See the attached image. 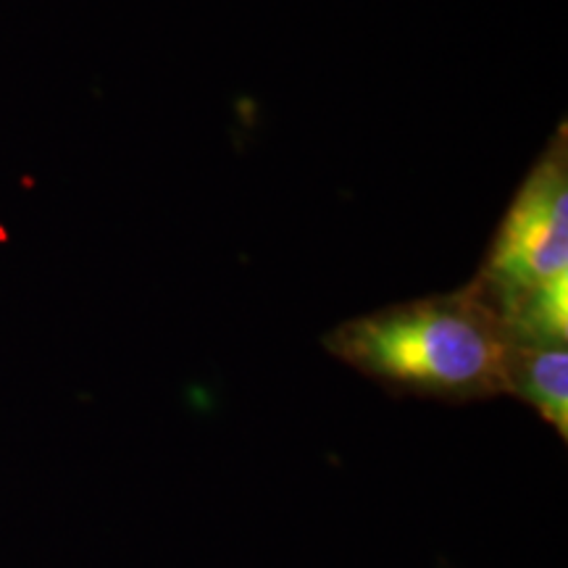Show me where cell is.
Segmentation results:
<instances>
[{"label":"cell","instance_id":"obj_3","mask_svg":"<svg viewBox=\"0 0 568 568\" xmlns=\"http://www.w3.org/2000/svg\"><path fill=\"white\" fill-rule=\"evenodd\" d=\"M506 395L537 410L560 437H568V351L566 345H510Z\"/></svg>","mask_w":568,"mask_h":568},{"label":"cell","instance_id":"obj_2","mask_svg":"<svg viewBox=\"0 0 568 568\" xmlns=\"http://www.w3.org/2000/svg\"><path fill=\"white\" fill-rule=\"evenodd\" d=\"M568 276V155L566 132L545 148L495 232L471 287L506 318L548 284Z\"/></svg>","mask_w":568,"mask_h":568},{"label":"cell","instance_id":"obj_1","mask_svg":"<svg viewBox=\"0 0 568 568\" xmlns=\"http://www.w3.org/2000/svg\"><path fill=\"white\" fill-rule=\"evenodd\" d=\"M324 345L395 395L443 403L506 395L508 335L471 284L355 316L335 326Z\"/></svg>","mask_w":568,"mask_h":568}]
</instances>
